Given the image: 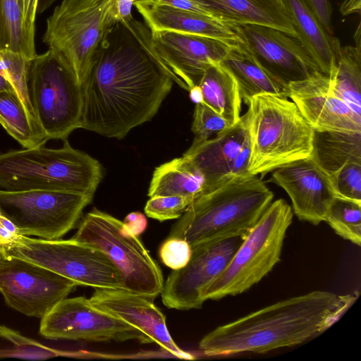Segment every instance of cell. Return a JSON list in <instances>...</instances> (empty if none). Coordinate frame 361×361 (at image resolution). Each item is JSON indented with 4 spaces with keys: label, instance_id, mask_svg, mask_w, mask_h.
Returning a JSON list of instances; mask_svg holds the SVG:
<instances>
[{
    "label": "cell",
    "instance_id": "cell-1",
    "mask_svg": "<svg viewBox=\"0 0 361 361\" xmlns=\"http://www.w3.org/2000/svg\"><path fill=\"white\" fill-rule=\"evenodd\" d=\"M173 84L149 27L134 18L116 23L81 85L80 128L122 139L152 118Z\"/></svg>",
    "mask_w": 361,
    "mask_h": 361
},
{
    "label": "cell",
    "instance_id": "cell-2",
    "mask_svg": "<svg viewBox=\"0 0 361 361\" xmlns=\"http://www.w3.org/2000/svg\"><path fill=\"white\" fill-rule=\"evenodd\" d=\"M357 295L314 290L280 300L218 326L202 338L199 348L207 356H222L302 343L337 322Z\"/></svg>",
    "mask_w": 361,
    "mask_h": 361
},
{
    "label": "cell",
    "instance_id": "cell-3",
    "mask_svg": "<svg viewBox=\"0 0 361 361\" xmlns=\"http://www.w3.org/2000/svg\"><path fill=\"white\" fill-rule=\"evenodd\" d=\"M273 192L255 175L230 176L195 198L168 237L191 249L209 242L246 235L271 203Z\"/></svg>",
    "mask_w": 361,
    "mask_h": 361
},
{
    "label": "cell",
    "instance_id": "cell-4",
    "mask_svg": "<svg viewBox=\"0 0 361 361\" xmlns=\"http://www.w3.org/2000/svg\"><path fill=\"white\" fill-rule=\"evenodd\" d=\"M103 177L100 163L73 148L45 144L0 154V187L6 190H62L94 195Z\"/></svg>",
    "mask_w": 361,
    "mask_h": 361
},
{
    "label": "cell",
    "instance_id": "cell-5",
    "mask_svg": "<svg viewBox=\"0 0 361 361\" xmlns=\"http://www.w3.org/2000/svg\"><path fill=\"white\" fill-rule=\"evenodd\" d=\"M251 153L249 173H267L310 157L314 130L295 104L273 94H260L248 104Z\"/></svg>",
    "mask_w": 361,
    "mask_h": 361
},
{
    "label": "cell",
    "instance_id": "cell-6",
    "mask_svg": "<svg viewBox=\"0 0 361 361\" xmlns=\"http://www.w3.org/2000/svg\"><path fill=\"white\" fill-rule=\"evenodd\" d=\"M113 0H63L47 20L42 40L74 73L80 85L96 63L115 25Z\"/></svg>",
    "mask_w": 361,
    "mask_h": 361
},
{
    "label": "cell",
    "instance_id": "cell-7",
    "mask_svg": "<svg viewBox=\"0 0 361 361\" xmlns=\"http://www.w3.org/2000/svg\"><path fill=\"white\" fill-rule=\"evenodd\" d=\"M293 216L292 208L285 200L271 202L226 269L205 289L203 300L243 293L266 276L280 260Z\"/></svg>",
    "mask_w": 361,
    "mask_h": 361
},
{
    "label": "cell",
    "instance_id": "cell-8",
    "mask_svg": "<svg viewBox=\"0 0 361 361\" xmlns=\"http://www.w3.org/2000/svg\"><path fill=\"white\" fill-rule=\"evenodd\" d=\"M72 239L105 254L121 272L123 290L152 300L161 293V269L123 221L94 208L82 218Z\"/></svg>",
    "mask_w": 361,
    "mask_h": 361
},
{
    "label": "cell",
    "instance_id": "cell-9",
    "mask_svg": "<svg viewBox=\"0 0 361 361\" xmlns=\"http://www.w3.org/2000/svg\"><path fill=\"white\" fill-rule=\"evenodd\" d=\"M30 102L47 141L67 140L80 128L82 87L71 68L50 50L30 60L27 75Z\"/></svg>",
    "mask_w": 361,
    "mask_h": 361
},
{
    "label": "cell",
    "instance_id": "cell-10",
    "mask_svg": "<svg viewBox=\"0 0 361 361\" xmlns=\"http://www.w3.org/2000/svg\"><path fill=\"white\" fill-rule=\"evenodd\" d=\"M4 246L8 255L40 265L78 286L123 290L118 268L102 251L87 244L72 238L45 240L18 234Z\"/></svg>",
    "mask_w": 361,
    "mask_h": 361
},
{
    "label": "cell",
    "instance_id": "cell-11",
    "mask_svg": "<svg viewBox=\"0 0 361 361\" xmlns=\"http://www.w3.org/2000/svg\"><path fill=\"white\" fill-rule=\"evenodd\" d=\"M93 196L62 190H0V213L20 235L56 240L76 226Z\"/></svg>",
    "mask_w": 361,
    "mask_h": 361
},
{
    "label": "cell",
    "instance_id": "cell-12",
    "mask_svg": "<svg viewBox=\"0 0 361 361\" xmlns=\"http://www.w3.org/2000/svg\"><path fill=\"white\" fill-rule=\"evenodd\" d=\"M41 319L39 333L48 339L152 343L141 331L96 307L83 296L63 299Z\"/></svg>",
    "mask_w": 361,
    "mask_h": 361
},
{
    "label": "cell",
    "instance_id": "cell-13",
    "mask_svg": "<svg viewBox=\"0 0 361 361\" xmlns=\"http://www.w3.org/2000/svg\"><path fill=\"white\" fill-rule=\"evenodd\" d=\"M78 285L47 268L8 255L0 262V292L7 305L42 318Z\"/></svg>",
    "mask_w": 361,
    "mask_h": 361
},
{
    "label": "cell",
    "instance_id": "cell-14",
    "mask_svg": "<svg viewBox=\"0 0 361 361\" xmlns=\"http://www.w3.org/2000/svg\"><path fill=\"white\" fill-rule=\"evenodd\" d=\"M245 235L200 245L183 268L173 270L161 292L164 305L179 310L199 309L205 289L226 269Z\"/></svg>",
    "mask_w": 361,
    "mask_h": 361
},
{
    "label": "cell",
    "instance_id": "cell-15",
    "mask_svg": "<svg viewBox=\"0 0 361 361\" xmlns=\"http://www.w3.org/2000/svg\"><path fill=\"white\" fill-rule=\"evenodd\" d=\"M152 42L173 82L190 91L205 70L219 63L231 47L207 37L173 31H151Z\"/></svg>",
    "mask_w": 361,
    "mask_h": 361
},
{
    "label": "cell",
    "instance_id": "cell-16",
    "mask_svg": "<svg viewBox=\"0 0 361 361\" xmlns=\"http://www.w3.org/2000/svg\"><path fill=\"white\" fill-rule=\"evenodd\" d=\"M237 25L247 49L256 61L285 85L305 79L312 72L319 71L295 37L268 26Z\"/></svg>",
    "mask_w": 361,
    "mask_h": 361
},
{
    "label": "cell",
    "instance_id": "cell-17",
    "mask_svg": "<svg viewBox=\"0 0 361 361\" xmlns=\"http://www.w3.org/2000/svg\"><path fill=\"white\" fill-rule=\"evenodd\" d=\"M287 97L314 130L361 133V118L334 94L329 75L320 71L288 84Z\"/></svg>",
    "mask_w": 361,
    "mask_h": 361
},
{
    "label": "cell",
    "instance_id": "cell-18",
    "mask_svg": "<svg viewBox=\"0 0 361 361\" xmlns=\"http://www.w3.org/2000/svg\"><path fill=\"white\" fill-rule=\"evenodd\" d=\"M268 181L286 192L298 219L314 226L325 221L336 195L329 176L310 157L276 169Z\"/></svg>",
    "mask_w": 361,
    "mask_h": 361
},
{
    "label": "cell",
    "instance_id": "cell-19",
    "mask_svg": "<svg viewBox=\"0 0 361 361\" xmlns=\"http://www.w3.org/2000/svg\"><path fill=\"white\" fill-rule=\"evenodd\" d=\"M90 300L96 307L141 331L173 357L195 359L174 342L168 330L165 315L152 300L122 289H96Z\"/></svg>",
    "mask_w": 361,
    "mask_h": 361
},
{
    "label": "cell",
    "instance_id": "cell-20",
    "mask_svg": "<svg viewBox=\"0 0 361 361\" xmlns=\"http://www.w3.org/2000/svg\"><path fill=\"white\" fill-rule=\"evenodd\" d=\"M134 6L151 31L167 30L207 37L231 47L245 44L237 25L152 0H137Z\"/></svg>",
    "mask_w": 361,
    "mask_h": 361
},
{
    "label": "cell",
    "instance_id": "cell-21",
    "mask_svg": "<svg viewBox=\"0 0 361 361\" xmlns=\"http://www.w3.org/2000/svg\"><path fill=\"white\" fill-rule=\"evenodd\" d=\"M248 134L247 111L236 123L216 135L204 140L195 137L183 157L204 176V192L230 177L231 164Z\"/></svg>",
    "mask_w": 361,
    "mask_h": 361
},
{
    "label": "cell",
    "instance_id": "cell-22",
    "mask_svg": "<svg viewBox=\"0 0 361 361\" xmlns=\"http://www.w3.org/2000/svg\"><path fill=\"white\" fill-rule=\"evenodd\" d=\"M283 6L297 38L315 63L319 71L330 75L335 68L339 40L326 32L302 0H283Z\"/></svg>",
    "mask_w": 361,
    "mask_h": 361
},
{
    "label": "cell",
    "instance_id": "cell-23",
    "mask_svg": "<svg viewBox=\"0 0 361 361\" xmlns=\"http://www.w3.org/2000/svg\"><path fill=\"white\" fill-rule=\"evenodd\" d=\"M225 23L255 24L273 27L297 38L285 11L271 0H199Z\"/></svg>",
    "mask_w": 361,
    "mask_h": 361
},
{
    "label": "cell",
    "instance_id": "cell-24",
    "mask_svg": "<svg viewBox=\"0 0 361 361\" xmlns=\"http://www.w3.org/2000/svg\"><path fill=\"white\" fill-rule=\"evenodd\" d=\"M221 63L236 79L242 101L245 104L248 105L252 97L260 94L287 97L288 85L266 71L253 57L246 44L231 47Z\"/></svg>",
    "mask_w": 361,
    "mask_h": 361
},
{
    "label": "cell",
    "instance_id": "cell-25",
    "mask_svg": "<svg viewBox=\"0 0 361 361\" xmlns=\"http://www.w3.org/2000/svg\"><path fill=\"white\" fill-rule=\"evenodd\" d=\"M202 103L219 114L232 126L240 118L242 98L236 79L221 62L204 72L198 84Z\"/></svg>",
    "mask_w": 361,
    "mask_h": 361
},
{
    "label": "cell",
    "instance_id": "cell-26",
    "mask_svg": "<svg viewBox=\"0 0 361 361\" xmlns=\"http://www.w3.org/2000/svg\"><path fill=\"white\" fill-rule=\"evenodd\" d=\"M310 158L328 176L348 163H361V133L314 130Z\"/></svg>",
    "mask_w": 361,
    "mask_h": 361
},
{
    "label": "cell",
    "instance_id": "cell-27",
    "mask_svg": "<svg viewBox=\"0 0 361 361\" xmlns=\"http://www.w3.org/2000/svg\"><path fill=\"white\" fill-rule=\"evenodd\" d=\"M205 190V180L185 157L176 158L157 166L148 190L154 196L179 195L193 200Z\"/></svg>",
    "mask_w": 361,
    "mask_h": 361
},
{
    "label": "cell",
    "instance_id": "cell-28",
    "mask_svg": "<svg viewBox=\"0 0 361 361\" xmlns=\"http://www.w3.org/2000/svg\"><path fill=\"white\" fill-rule=\"evenodd\" d=\"M329 78L334 94L361 118V49L340 44L335 68Z\"/></svg>",
    "mask_w": 361,
    "mask_h": 361
},
{
    "label": "cell",
    "instance_id": "cell-29",
    "mask_svg": "<svg viewBox=\"0 0 361 361\" xmlns=\"http://www.w3.org/2000/svg\"><path fill=\"white\" fill-rule=\"evenodd\" d=\"M0 124L24 148L47 142L44 132L32 122L14 92H0Z\"/></svg>",
    "mask_w": 361,
    "mask_h": 361
},
{
    "label": "cell",
    "instance_id": "cell-30",
    "mask_svg": "<svg viewBox=\"0 0 361 361\" xmlns=\"http://www.w3.org/2000/svg\"><path fill=\"white\" fill-rule=\"evenodd\" d=\"M11 51L29 60L36 55L35 37L25 29L19 0H0V51Z\"/></svg>",
    "mask_w": 361,
    "mask_h": 361
},
{
    "label": "cell",
    "instance_id": "cell-31",
    "mask_svg": "<svg viewBox=\"0 0 361 361\" xmlns=\"http://www.w3.org/2000/svg\"><path fill=\"white\" fill-rule=\"evenodd\" d=\"M334 232L353 244L361 245V202L335 196L325 217Z\"/></svg>",
    "mask_w": 361,
    "mask_h": 361
},
{
    "label": "cell",
    "instance_id": "cell-32",
    "mask_svg": "<svg viewBox=\"0 0 361 361\" xmlns=\"http://www.w3.org/2000/svg\"><path fill=\"white\" fill-rule=\"evenodd\" d=\"M30 61V60L20 54L11 51H1L0 75L12 86L32 122L42 130L35 116L28 92L27 75Z\"/></svg>",
    "mask_w": 361,
    "mask_h": 361
},
{
    "label": "cell",
    "instance_id": "cell-33",
    "mask_svg": "<svg viewBox=\"0 0 361 361\" xmlns=\"http://www.w3.org/2000/svg\"><path fill=\"white\" fill-rule=\"evenodd\" d=\"M0 337L4 338L14 345L11 350H0V357H14L26 359H47L59 355H66L60 352L42 345L34 340L23 336L18 332L0 325Z\"/></svg>",
    "mask_w": 361,
    "mask_h": 361
},
{
    "label": "cell",
    "instance_id": "cell-34",
    "mask_svg": "<svg viewBox=\"0 0 361 361\" xmlns=\"http://www.w3.org/2000/svg\"><path fill=\"white\" fill-rule=\"evenodd\" d=\"M329 176L336 196L361 202V163H348Z\"/></svg>",
    "mask_w": 361,
    "mask_h": 361
},
{
    "label": "cell",
    "instance_id": "cell-35",
    "mask_svg": "<svg viewBox=\"0 0 361 361\" xmlns=\"http://www.w3.org/2000/svg\"><path fill=\"white\" fill-rule=\"evenodd\" d=\"M192 199L179 196H154L147 202L145 207L146 215L159 221L180 218L186 210Z\"/></svg>",
    "mask_w": 361,
    "mask_h": 361
},
{
    "label": "cell",
    "instance_id": "cell-36",
    "mask_svg": "<svg viewBox=\"0 0 361 361\" xmlns=\"http://www.w3.org/2000/svg\"><path fill=\"white\" fill-rule=\"evenodd\" d=\"M231 126L216 111L204 103L195 104L192 130L195 138L204 140L212 137Z\"/></svg>",
    "mask_w": 361,
    "mask_h": 361
},
{
    "label": "cell",
    "instance_id": "cell-37",
    "mask_svg": "<svg viewBox=\"0 0 361 361\" xmlns=\"http://www.w3.org/2000/svg\"><path fill=\"white\" fill-rule=\"evenodd\" d=\"M191 253L190 244L184 239L177 237H168L159 250L163 264L172 270L184 267L189 262Z\"/></svg>",
    "mask_w": 361,
    "mask_h": 361
},
{
    "label": "cell",
    "instance_id": "cell-38",
    "mask_svg": "<svg viewBox=\"0 0 361 361\" xmlns=\"http://www.w3.org/2000/svg\"><path fill=\"white\" fill-rule=\"evenodd\" d=\"M251 145L250 133L247 136L243 147L235 157L229 173V176H246L250 175L248 171Z\"/></svg>",
    "mask_w": 361,
    "mask_h": 361
},
{
    "label": "cell",
    "instance_id": "cell-39",
    "mask_svg": "<svg viewBox=\"0 0 361 361\" xmlns=\"http://www.w3.org/2000/svg\"><path fill=\"white\" fill-rule=\"evenodd\" d=\"M320 21L324 29L333 35L331 15V8L329 0H302Z\"/></svg>",
    "mask_w": 361,
    "mask_h": 361
},
{
    "label": "cell",
    "instance_id": "cell-40",
    "mask_svg": "<svg viewBox=\"0 0 361 361\" xmlns=\"http://www.w3.org/2000/svg\"><path fill=\"white\" fill-rule=\"evenodd\" d=\"M137 0H113L110 16L114 24L124 23L133 18L132 8Z\"/></svg>",
    "mask_w": 361,
    "mask_h": 361
},
{
    "label": "cell",
    "instance_id": "cell-41",
    "mask_svg": "<svg viewBox=\"0 0 361 361\" xmlns=\"http://www.w3.org/2000/svg\"><path fill=\"white\" fill-rule=\"evenodd\" d=\"M38 2L39 0H19L25 29L33 37L35 33V24Z\"/></svg>",
    "mask_w": 361,
    "mask_h": 361
},
{
    "label": "cell",
    "instance_id": "cell-42",
    "mask_svg": "<svg viewBox=\"0 0 361 361\" xmlns=\"http://www.w3.org/2000/svg\"><path fill=\"white\" fill-rule=\"evenodd\" d=\"M125 227L132 234L138 236L146 229L147 221L145 216L140 212L128 214L123 221Z\"/></svg>",
    "mask_w": 361,
    "mask_h": 361
},
{
    "label": "cell",
    "instance_id": "cell-43",
    "mask_svg": "<svg viewBox=\"0 0 361 361\" xmlns=\"http://www.w3.org/2000/svg\"><path fill=\"white\" fill-rule=\"evenodd\" d=\"M17 235L18 233L15 226L0 213V238L4 245L11 241Z\"/></svg>",
    "mask_w": 361,
    "mask_h": 361
},
{
    "label": "cell",
    "instance_id": "cell-44",
    "mask_svg": "<svg viewBox=\"0 0 361 361\" xmlns=\"http://www.w3.org/2000/svg\"><path fill=\"white\" fill-rule=\"evenodd\" d=\"M361 0H344L340 11L343 16H348L353 13L360 14Z\"/></svg>",
    "mask_w": 361,
    "mask_h": 361
},
{
    "label": "cell",
    "instance_id": "cell-45",
    "mask_svg": "<svg viewBox=\"0 0 361 361\" xmlns=\"http://www.w3.org/2000/svg\"><path fill=\"white\" fill-rule=\"evenodd\" d=\"M190 99L196 104L202 103L203 100L202 93L200 87L198 85L195 86L190 90Z\"/></svg>",
    "mask_w": 361,
    "mask_h": 361
},
{
    "label": "cell",
    "instance_id": "cell-46",
    "mask_svg": "<svg viewBox=\"0 0 361 361\" xmlns=\"http://www.w3.org/2000/svg\"><path fill=\"white\" fill-rule=\"evenodd\" d=\"M57 0H39L37 13H42L52 6Z\"/></svg>",
    "mask_w": 361,
    "mask_h": 361
},
{
    "label": "cell",
    "instance_id": "cell-47",
    "mask_svg": "<svg viewBox=\"0 0 361 361\" xmlns=\"http://www.w3.org/2000/svg\"><path fill=\"white\" fill-rule=\"evenodd\" d=\"M3 91H11L16 92L10 83L0 75V92Z\"/></svg>",
    "mask_w": 361,
    "mask_h": 361
},
{
    "label": "cell",
    "instance_id": "cell-48",
    "mask_svg": "<svg viewBox=\"0 0 361 361\" xmlns=\"http://www.w3.org/2000/svg\"><path fill=\"white\" fill-rule=\"evenodd\" d=\"M355 47L361 49L360 47V24L359 23L357 29L355 33Z\"/></svg>",
    "mask_w": 361,
    "mask_h": 361
},
{
    "label": "cell",
    "instance_id": "cell-49",
    "mask_svg": "<svg viewBox=\"0 0 361 361\" xmlns=\"http://www.w3.org/2000/svg\"><path fill=\"white\" fill-rule=\"evenodd\" d=\"M8 256L5 246L0 243V262Z\"/></svg>",
    "mask_w": 361,
    "mask_h": 361
},
{
    "label": "cell",
    "instance_id": "cell-50",
    "mask_svg": "<svg viewBox=\"0 0 361 361\" xmlns=\"http://www.w3.org/2000/svg\"><path fill=\"white\" fill-rule=\"evenodd\" d=\"M271 1H273L274 4H276L278 6H279L280 8H281L282 9L284 10L283 6V0H271Z\"/></svg>",
    "mask_w": 361,
    "mask_h": 361
},
{
    "label": "cell",
    "instance_id": "cell-51",
    "mask_svg": "<svg viewBox=\"0 0 361 361\" xmlns=\"http://www.w3.org/2000/svg\"><path fill=\"white\" fill-rule=\"evenodd\" d=\"M0 243H2V244H4V243H3V242H2V240H1V238H0Z\"/></svg>",
    "mask_w": 361,
    "mask_h": 361
}]
</instances>
